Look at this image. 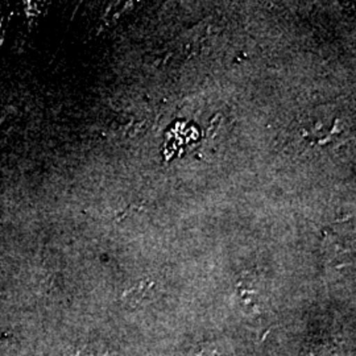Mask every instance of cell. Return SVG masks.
<instances>
[{"instance_id":"1","label":"cell","mask_w":356,"mask_h":356,"mask_svg":"<svg viewBox=\"0 0 356 356\" xmlns=\"http://www.w3.org/2000/svg\"><path fill=\"white\" fill-rule=\"evenodd\" d=\"M152 285L153 282H149L148 280L141 281L140 284L134 286L131 291L124 293L123 298H128L131 304H139L144 298V296L152 288Z\"/></svg>"},{"instance_id":"2","label":"cell","mask_w":356,"mask_h":356,"mask_svg":"<svg viewBox=\"0 0 356 356\" xmlns=\"http://www.w3.org/2000/svg\"><path fill=\"white\" fill-rule=\"evenodd\" d=\"M73 356H107L106 353H101L99 350L91 347V346H86L81 350H76V354Z\"/></svg>"}]
</instances>
